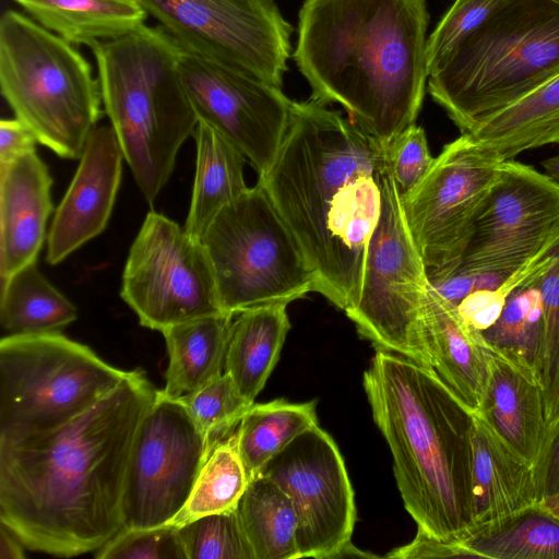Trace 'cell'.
Here are the masks:
<instances>
[{"label": "cell", "mask_w": 559, "mask_h": 559, "mask_svg": "<svg viewBox=\"0 0 559 559\" xmlns=\"http://www.w3.org/2000/svg\"><path fill=\"white\" fill-rule=\"evenodd\" d=\"M424 316L432 369L471 411L480 413L490 373L489 344L430 282Z\"/></svg>", "instance_id": "cell-21"}, {"label": "cell", "mask_w": 559, "mask_h": 559, "mask_svg": "<svg viewBox=\"0 0 559 559\" xmlns=\"http://www.w3.org/2000/svg\"><path fill=\"white\" fill-rule=\"evenodd\" d=\"M404 507L428 535L457 543L472 525L473 414L432 368L376 348L364 373Z\"/></svg>", "instance_id": "cell-4"}, {"label": "cell", "mask_w": 559, "mask_h": 559, "mask_svg": "<svg viewBox=\"0 0 559 559\" xmlns=\"http://www.w3.org/2000/svg\"><path fill=\"white\" fill-rule=\"evenodd\" d=\"M120 296L142 326L165 329L223 310L201 239L150 211L124 264Z\"/></svg>", "instance_id": "cell-12"}, {"label": "cell", "mask_w": 559, "mask_h": 559, "mask_svg": "<svg viewBox=\"0 0 559 559\" xmlns=\"http://www.w3.org/2000/svg\"><path fill=\"white\" fill-rule=\"evenodd\" d=\"M457 545L469 558L559 559V522L536 504L472 531Z\"/></svg>", "instance_id": "cell-30"}, {"label": "cell", "mask_w": 559, "mask_h": 559, "mask_svg": "<svg viewBox=\"0 0 559 559\" xmlns=\"http://www.w3.org/2000/svg\"><path fill=\"white\" fill-rule=\"evenodd\" d=\"M537 504L539 506L540 509H543L545 512H547L549 515H551L559 522V492L543 498L540 501H538Z\"/></svg>", "instance_id": "cell-46"}, {"label": "cell", "mask_w": 559, "mask_h": 559, "mask_svg": "<svg viewBox=\"0 0 559 559\" xmlns=\"http://www.w3.org/2000/svg\"><path fill=\"white\" fill-rule=\"evenodd\" d=\"M97 559H187L178 526L122 528L95 552Z\"/></svg>", "instance_id": "cell-39"}, {"label": "cell", "mask_w": 559, "mask_h": 559, "mask_svg": "<svg viewBox=\"0 0 559 559\" xmlns=\"http://www.w3.org/2000/svg\"><path fill=\"white\" fill-rule=\"evenodd\" d=\"M35 133L21 120L2 119L0 122V166L36 151Z\"/></svg>", "instance_id": "cell-43"}, {"label": "cell", "mask_w": 559, "mask_h": 559, "mask_svg": "<svg viewBox=\"0 0 559 559\" xmlns=\"http://www.w3.org/2000/svg\"><path fill=\"white\" fill-rule=\"evenodd\" d=\"M504 0H455L427 40L428 74L475 31L484 25Z\"/></svg>", "instance_id": "cell-37"}, {"label": "cell", "mask_w": 559, "mask_h": 559, "mask_svg": "<svg viewBox=\"0 0 559 559\" xmlns=\"http://www.w3.org/2000/svg\"><path fill=\"white\" fill-rule=\"evenodd\" d=\"M386 151L391 171L402 195L424 178L435 159L425 130L416 123L396 134L386 144Z\"/></svg>", "instance_id": "cell-40"}, {"label": "cell", "mask_w": 559, "mask_h": 559, "mask_svg": "<svg viewBox=\"0 0 559 559\" xmlns=\"http://www.w3.org/2000/svg\"><path fill=\"white\" fill-rule=\"evenodd\" d=\"M386 557L395 559L461 558L464 557V552L457 543L437 539L417 527V534L409 544L393 549Z\"/></svg>", "instance_id": "cell-44"}, {"label": "cell", "mask_w": 559, "mask_h": 559, "mask_svg": "<svg viewBox=\"0 0 559 559\" xmlns=\"http://www.w3.org/2000/svg\"><path fill=\"white\" fill-rule=\"evenodd\" d=\"M544 173L559 185V154L542 162Z\"/></svg>", "instance_id": "cell-48"}, {"label": "cell", "mask_w": 559, "mask_h": 559, "mask_svg": "<svg viewBox=\"0 0 559 559\" xmlns=\"http://www.w3.org/2000/svg\"><path fill=\"white\" fill-rule=\"evenodd\" d=\"M180 78L199 122L228 139L259 176L273 164L293 105L282 87L245 69L182 47Z\"/></svg>", "instance_id": "cell-15"}, {"label": "cell", "mask_w": 559, "mask_h": 559, "mask_svg": "<svg viewBox=\"0 0 559 559\" xmlns=\"http://www.w3.org/2000/svg\"><path fill=\"white\" fill-rule=\"evenodd\" d=\"M212 449L183 402L157 390L129 459L123 528L170 523L189 499Z\"/></svg>", "instance_id": "cell-14"}, {"label": "cell", "mask_w": 559, "mask_h": 559, "mask_svg": "<svg viewBox=\"0 0 559 559\" xmlns=\"http://www.w3.org/2000/svg\"><path fill=\"white\" fill-rule=\"evenodd\" d=\"M386 158L385 143L309 98L294 102L278 153L259 176L302 251L314 292L344 311L360 296Z\"/></svg>", "instance_id": "cell-2"}, {"label": "cell", "mask_w": 559, "mask_h": 559, "mask_svg": "<svg viewBox=\"0 0 559 559\" xmlns=\"http://www.w3.org/2000/svg\"><path fill=\"white\" fill-rule=\"evenodd\" d=\"M178 532L187 559H254L237 508L195 519Z\"/></svg>", "instance_id": "cell-34"}, {"label": "cell", "mask_w": 559, "mask_h": 559, "mask_svg": "<svg viewBox=\"0 0 559 559\" xmlns=\"http://www.w3.org/2000/svg\"><path fill=\"white\" fill-rule=\"evenodd\" d=\"M428 24L426 0H305L293 58L311 99L388 144L421 109Z\"/></svg>", "instance_id": "cell-3"}, {"label": "cell", "mask_w": 559, "mask_h": 559, "mask_svg": "<svg viewBox=\"0 0 559 559\" xmlns=\"http://www.w3.org/2000/svg\"><path fill=\"white\" fill-rule=\"evenodd\" d=\"M559 74V0H504L428 76V92L461 133Z\"/></svg>", "instance_id": "cell-6"}, {"label": "cell", "mask_w": 559, "mask_h": 559, "mask_svg": "<svg viewBox=\"0 0 559 559\" xmlns=\"http://www.w3.org/2000/svg\"><path fill=\"white\" fill-rule=\"evenodd\" d=\"M195 177L185 229L201 239L215 215L247 189L243 154L223 134L198 122Z\"/></svg>", "instance_id": "cell-26"}, {"label": "cell", "mask_w": 559, "mask_h": 559, "mask_svg": "<svg viewBox=\"0 0 559 559\" xmlns=\"http://www.w3.org/2000/svg\"><path fill=\"white\" fill-rule=\"evenodd\" d=\"M254 559H297V514L288 495L269 477L251 478L237 506Z\"/></svg>", "instance_id": "cell-29"}, {"label": "cell", "mask_w": 559, "mask_h": 559, "mask_svg": "<svg viewBox=\"0 0 559 559\" xmlns=\"http://www.w3.org/2000/svg\"><path fill=\"white\" fill-rule=\"evenodd\" d=\"M76 307L29 263L1 281L0 323L8 335L60 332Z\"/></svg>", "instance_id": "cell-28"}, {"label": "cell", "mask_w": 559, "mask_h": 559, "mask_svg": "<svg viewBox=\"0 0 559 559\" xmlns=\"http://www.w3.org/2000/svg\"><path fill=\"white\" fill-rule=\"evenodd\" d=\"M287 305L272 304L235 314L225 372L250 403L264 388L290 329Z\"/></svg>", "instance_id": "cell-24"}, {"label": "cell", "mask_w": 559, "mask_h": 559, "mask_svg": "<svg viewBox=\"0 0 559 559\" xmlns=\"http://www.w3.org/2000/svg\"><path fill=\"white\" fill-rule=\"evenodd\" d=\"M513 272L456 265L441 276L429 278V282L440 295L456 306L469 294L496 289Z\"/></svg>", "instance_id": "cell-41"}, {"label": "cell", "mask_w": 559, "mask_h": 559, "mask_svg": "<svg viewBox=\"0 0 559 559\" xmlns=\"http://www.w3.org/2000/svg\"><path fill=\"white\" fill-rule=\"evenodd\" d=\"M557 247L532 258L510 274L496 289L475 292L463 298L456 307L464 320L480 332L491 326L499 318L507 298L518 287L551 266L556 259Z\"/></svg>", "instance_id": "cell-38"}, {"label": "cell", "mask_w": 559, "mask_h": 559, "mask_svg": "<svg viewBox=\"0 0 559 559\" xmlns=\"http://www.w3.org/2000/svg\"><path fill=\"white\" fill-rule=\"evenodd\" d=\"M234 317L209 316L162 331L169 357L160 390L166 396L180 399L224 373Z\"/></svg>", "instance_id": "cell-23"}, {"label": "cell", "mask_w": 559, "mask_h": 559, "mask_svg": "<svg viewBox=\"0 0 559 559\" xmlns=\"http://www.w3.org/2000/svg\"><path fill=\"white\" fill-rule=\"evenodd\" d=\"M29 17L72 45H93L145 24L138 0H13Z\"/></svg>", "instance_id": "cell-25"}, {"label": "cell", "mask_w": 559, "mask_h": 559, "mask_svg": "<svg viewBox=\"0 0 559 559\" xmlns=\"http://www.w3.org/2000/svg\"><path fill=\"white\" fill-rule=\"evenodd\" d=\"M380 181V216L368 245L360 296L345 312L376 348L432 368L424 316L429 277L388 158Z\"/></svg>", "instance_id": "cell-10"}, {"label": "cell", "mask_w": 559, "mask_h": 559, "mask_svg": "<svg viewBox=\"0 0 559 559\" xmlns=\"http://www.w3.org/2000/svg\"><path fill=\"white\" fill-rule=\"evenodd\" d=\"M157 390L142 369L71 421L0 442V523L33 550L74 557L123 528L127 469Z\"/></svg>", "instance_id": "cell-1"}, {"label": "cell", "mask_w": 559, "mask_h": 559, "mask_svg": "<svg viewBox=\"0 0 559 559\" xmlns=\"http://www.w3.org/2000/svg\"><path fill=\"white\" fill-rule=\"evenodd\" d=\"M24 547L17 536L5 525L0 523V559L25 558Z\"/></svg>", "instance_id": "cell-45"}, {"label": "cell", "mask_w": 559, "mask_h": 559, "mask_svg": "<svg viewBox=\"0 0 559 559\" xmlns=\"http://www.w3.org/2000/svg\"><path fill=\"white\" fill-rule=\"evenodd\" d=\"M558 245L559 185L530 165L507 159L457 265L513 272Z\"/></svg>", "instance_id": "cell-17"}, {"label": "cell", "mask_w": 559, "mask_h": 559, "mask_svg": "<svg viewBox=\"0 0 559 559\" xmlns=\"http://www.w3.org/2000/svg\"><path fill=\"white\" fill-rule=\"evenodd\" d=\"M466 133L506 160L559 145V74Z\"/></svg>", "instance_id": "cell-27"}, {"label": "cell", "mask_w": 559, "mask_h": 559, "mask_svg": "<svg viewBox=\"0 0 559 559\" xmlns=\"http://www.w3.org/2000/svg\"><path fill=\"white\" fill-rule=\"evenodd\" d=\"M180 400L212 448L236 430L242 416L253 404L240 394L234 380L225 371Z\"/></svg>", "instance_id": "cell-35"}, {"label": "cell", "mask_w": 559, "mask_h": 559, "mask_svg": "<svg viewBox=\"0 0 559 559\" xmlns=\"http://www.w3.org/2000/svg\"><path fill=\"white\" fill-rule=\"evenodd\" d=\"M90 48L105 112L140 191L152 203L199 122L178 70L182 46L160 25L143 24Z\"/></svg>", "instance_id": "cell-5"}, {"label": "cell", "mask_w": 559, "mask_h": 559, "mask_svg": "<svg viewBox=\"0 0 559 559\" xmlns=\"http://www.w3.org/2000/svg\"><path fill=\"white\" fill-rule=\"evenodd\" d=\"M469 498L468 533L538 503L534 466L480 413L471 429Z\"/></svg>", "instance_id": "cell-19"}, {"label": "cell", "mask_w": 559, "mask_h": 559, "mask_svg": "<svg viewBox=\"0 0 559 559\" xmlns=\"http://www.w3.org/2000/svg\"><path fill=\"white\" fill-rule=\"evenodd\" d=\"M490 349V373L480 414L534 466L547 428L543 388L532 369Z\"/></svg>", "instance_id": "cell-22"}, {"label": "cell", "mask_w": 559, "mask_h": 559, "mask_svg": "<svg viewBox=\"0 0 559 559\" xmlns=\"http://www.w3.org/2000/svg\"><path fill=\"white\" fill-rule=\"evenodd\" d=\"M534 472L538 501L559 492V411L547 424Z\"/></svg>", "instance_id": "cell-42"}, {"label": "cell", "mask_w": 559, "mask_h": 559, "mask_svg": "<svg viewBox=\"0 0 559 559\" xmlns=\"http://www.w3.org/2000/svg\"><path fill=\"white\" fill-rule=\"evenodd\" d=\"M52 178L36 151L0 166V277L36 262L53 204Z\"/></svg>", "instance_id": "cell-20"}, {"label": "cell", "mask_w": 559, "mask_h": 559, "mask_svg": "<svg viewBox=\"0 0 559 559\" xmlns=\"http://www.w3.org/2000/svg\"><path fill=\"white\" fill-rule=\"evenodd\" d=\"M544 273L518 287L507 298L497 321L481 332L493 350L532 369L537 377L544 334L540 295Z\"/></svg>", "instance_id": "cell-32"}, {"label": "cell", "mask_w": 559, "mask_h": 559, "mask_svg": "<svg viewBox=\"0 0 559 559\" xmlns=\"http://www.w3.org/2000/svg\"><path fill=\"white\" fill-rule=\"evenodd\" d=\"M183 48L282 87L292 25L274 0H138Z\"/></svg>", "instance_id": "cell-13"}, {"label": "cell", "mask_w": 559, "mask_h": 559, "mask_svg": "<svg viewBox=\"0 0 559 559\" xmlns=\"http://www.w3.org/2000/svg\"><path fill=\"white\" fill-rule=\"evenodd\" d=\"M128 371L60 332L0 340V442L56 429L96 404Z\"/></svg>", "instance_id": "cell-8"}, {"label": "cell", "mask_w": 559, "mask_h": 559, "mask_svg": "<svg viewBox=\"0 0 559 559\" xmlns=\"http://www.w3.org/2000/svg\"><path fill=\"white\" fill-rule=\"evenodd\" d=\"M259 474L277 484L294 504L299 558L333 559L350 542L354 490L336 443L319 425L297 436Z\"/></svg>", "instance_id": "cell-16"}, {"label": "cell", "mask_w": 559, "mask_h": 559, "mask_svg": "<svg viewBox=\"0 0 559 559\" xmlns=\"http://www.w3.org/2000/svg\"><path fill=\"white\" fill-rule=\"evenodd\" d=\"M544 334L538 378L547 424L559 411V246L556 259L540 278Z\"/></svg>", "instance_id": "cell-36"}, {"label": "cell", "mask_w": 559, "mask_h": 559, "mask_svg": "<svg viewBox=\"0 0 559 559\" xmlns=\"http://www.w3.org/2000/svg\"><path fill=\"white\" fill-rule=\"evenodd\" d=\"M318 425L316 402L274 400L252 404L236 428V440L249 480L297 436Z\"/></svg>", "instance_id": "cell-31"}, {"label": "cell", "mask_w": 559, "mask_h": 559, "mask_svg": "<svg viewBox=\"0 0 559 559\" xmlns=\"http://www.w3.org/2000/svg\"><path fill=\"white\" fill-rule=\"evenodd\" d=\"M503 159L469 133L444 145L424 178L402 195L428 277L453 270L499 181Z\"/></svg>", "instance_id": "cell-11"}, {"label": "cell", "mask_w": 559, "mask_h": 559, "mask_svg": "<svg viewBox=\"0 0 559 559\" xmlns=\"http://www.w3.org/2000/svg\"><path fill=\"white\" fill-rule=\"evenodd\" d=\"M201 241L228 314L314 292L299 245L259 182L215 215Z\"/></svg>", "instance_id": "cell-9"}, {"label": "cell", "mask_w": 559, "mask_h": 559, "mask_svg": "<svg viewBox=\"0 0 559 559\" xmlns=\"http://www.w3.org/2000/svg\"><path fill=\"white\" fill-rule=\"evenodd\" d=\"M248 483L235 430L213 447L185 507L168 524L181 526L207 514L236 509Z\"/></svg>", "instance_id": "cell-33"}, {"label": "cell", "mask_w": 559, "mask_h": 559, "mask_svg": "<svg viewBox=\"0 0 559 559\" xmlns=\"http://www.w3.org/2000/svg\"><path fill=\"white\" fill-rule=\"evenodd\" d=\"M0 87L15 118L62 158L80 159L103 116L92 64L59 35L7 10L0 20Z\"/></svg>", "instance_id": "cell-7"}, {"label": "cell", "mask_w": 559, "mask_h": 559, "mask_svg": "<svg viewBox=\"0 0 559 559\" xmlns=\"http://www.w3.org/2000/svg\"><path fill=\"white\" fill-rule=\"evenodd\" d=\"M347 557H350V558H354V557H360V558H377V556L372 555V554H369V552H365L360 549H358L357 547H355L352 542H348L347 544H345L333 557V559H336V558H347Z\"/></svg>", "instance_id": "cell-47"}, {"label": "cell", "mask_w": 559, "mask_h": 559, "mask_svg": "<svg viewBox=\"0 0 559 559\" xmlns=\"http://www.w3.org/2000/svg\"><path fill=\"white\" fill-rule=\"evenodd\" d=\"M123 162L111 126L95 127L55 212L47 237L49 264L60 263L106 228L120 187Z\"/></svg>", "instance_id": "cell-18"}]
</instances>
